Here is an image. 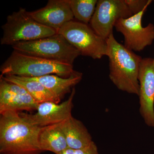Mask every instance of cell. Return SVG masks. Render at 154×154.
Segmentation results:
<instances>
[{"mask_svg":"<svg viewBox=\"0 0 154 154\" xmlns=\"http://www.w3.org/2000/svg\"><path fill=\"white\" fill-rule=\"evenodd\" d=\"M12 46L14 50L24 54L72 65L81 55L78 50L58 33L33 41L20 42Z\"/></svg>","mask_w":154,"mask_h":154,"instance_id":"obj_5","label":"cell"},{"mask_svg":"<svg viewBox=\"0 0 154 154\" xmlns=\"http://www.w3.org/2000/svg\"><path fill=\"white\" fill-rule=\"evenodd\" d=\"M75 154H100L96 143L93 141L89 145L75 150Z\"/></svg>","mask_w":154,"mask_h":154,"instance_id":"obj_19","label":"cell"},{"mask_svg":"<svg viewBox=\"0 0 154 154\" xmlns=\"http://www.w3.org/2000/svg\"><path fill=\"white\" fill-rule=\"evenodd\" d=\"M60 124L69 148L74 150L79 149L93 141L91 134L83 122L72 116Z\"/></svg>","mask_w":154,"mask_h":154,"instance_id":"obj_13","label":"cell"},{"mask_svg":"<svg viewBox=\"0 0 154 154\" xmlns=\"http://www.w3.org/2000/svg\"><path fill=\"white\" fill-rule=\"evenodd\" d=\"M74 18L80 22L88 24L95 12L97 0H69Z\"/></svg>","mask_w":154,"mask_h":154,"instance_id":"obj_17","label":"cell"},{"mask_svg":"<svg viewBox=\"0 0 154 154\" xmlns=\"http://www.w3.org/2000/svg\"><path fill=\"white\" fill-rule=\"evenodd\" d=\"M38 103L25 88L0 76V113L7 110H37Z\"/></svg>","mask_w":154,"mask_h":154,"instance_id":"obj_11","label":"cell"},{"mask_svg":"<svg viewBox=\"0 0 154 154\" xmlns=\"http://www.w3.org/2000/svg\"><path fill=\"white\" fill-rule=\"evenodd\" d=\"M0 71L1 76L33 78L50 75L68 78L75 71L72 65L27 55L14 50L1 66Z\"/></svg>","mask_w":154,"mask_h":154,"instance_id":"obj_3","label":"cell"},{"mask_svg":"<svg viewBox=\"0 0 154 154\" xmlns=\"http://www.w3.org/2000/svg\"><path fill=\"white\" fill-rule=\"evenodd\" d=\"M150 4L143 10L129 18L121 19L116 23V29L123 34L124 45L132 51H140L151 45L154 40V25L149 23L145 27L142 25V19Z\"/></svg>","mask_w":154,"mask_h":154,"instance_id":"obj_8","label":"cell"},{"mask_svg":"<svg viewBox=\"0 0 154 154\" xmlns=\"http://www.w3.org/2000/svg\"><path fill=\"white\" fill-rule=\"evenodd\" d=\"M0 114V154H41L38 137L42 127L25 121L18 111Z\"/></svg>","mask_w":154,"mask_h":154,"instance_id":"obj_1","label":"cell"},{"mask_svg":"<svg viewBox=\"0 0 154 154\" xmlns=\"http://www.w3.org/2000/svg\"></svg>","mask_w":154,"mask_h":154,"instance_id":"obj_21","label":"cell"},{"mask_svg":"<svg viewBox=\"0 0 154 154\" xmlns=\"http://www.w3.org/2000/svg\"><path fill=\"white\" fill-rule=\"evenodd\" d=\"M3 30L1 43L11 45L33 41L57 34L52 29L36 22L25 9L21 8L8 16L7 22L2 26Z\"/></svg>","mask_w":154,"mask_h":154,"instance_id":"obj_4","label":"cell"},{"mask_svg":"<svg viewBox=\"0 0 154 154\" xmlns=\"http://www.w3.org/2000/svg\"><path fill=\"white\" fill-rule=\"evenodd\" d=\"M82 78V74L75 71L68 78H63L55 75H50L28 79L41 83L61 101L66 94L72 92L73 88L81 82Z\"/></svg>","mask_w":154,"mask_h":154,"instance_id":"obj_14","label":"cell"},{"mask_svg":"<svg viewBox=\"0 0 154 154\" xmlns=\"http://www.w3.org/2000/svg\"><path fill=\"white\" fill-rule=\"evenodd\" d=\"M1 77L8 82L15 83L25 88L38 104L47 102L59 104L61 101L37 81L17 76L6 75Z\"/></svg>","mask_w":154,"mask_h":154,"instance_id":"obj_16","label":"cell"},{"mask_svg":"<svg viewBox=\"0 0 154 154\" xmlns=\"http://www.w3.org/2000/svg\"><path fill=\"white\" fill-rule=\"evenodd\" d=\"M75 92L74 88L68 99L60 104L43 102L38 104L36 112L34 114L19 112V114L25 121L40 127L59 124L72 116L74 107L73 100Z\"/></svg>","mask_w":154,"mask_h":154,"instance_id":"obj_9","label":"cell"},{"mask_svg":"<svg viewBox=\"0 0 154 154\" xmlns=\"http://www.w3.org/2000/svg\"><path fill=\"white\" fill-rule=\"evenodd\" d=\"M139 111L145 123L154 127V63L151 58L142 59L139 70Z\"/></svg>","mask_w":154,"mask_h":154,"instance_id":"obj_10","label":"cell"},{"mask_svg":"<svg viewBox=\"0 0 154 154\" xmlns=\"http://www.w3.org/2000/svg\"><path fill=\"white\" fill-rule=\"evenodd\" d=\"M133 16L125 0H99L90 22V27L106 40L113 33L116 22Z\"/></svg>","mask_w":154,"mask_h":154,"instance_id":"obj_7","label":"cell"},{"mask_svg":"<svg viewBox=\"0 0 154 154\" xmlns=\"http://www.w3.org/2000/svg\"><path fill=\"white\" fill-rule=\"evenodd\" d=\"M132 15L142 11L147 5L152 3L151 0H125Z\"/></svg>","mask_w":154,"mask_h":154,"instance_id":"obj_18","label":"cell"},{"mask_svg":"<svg viewBox=\"0 0 154 154\" xmlns=\"http://www.w3.org/2000/svg\"><path fill=\"white\" fill-rule=\"evenodd\" d=\"M106 40L110 81L119 90L138 96L139 70L142 58L119 43L113 33Z\"/></svg>","mask_w":154,"mask_h":154,"instance_id":"obj_2","label":"cell"},{"mask_svg":"<svg viewBox=\"0 0 154 154\" xmlns=\"http://www.w3.org/2000/svg\"><path fill=\"white\" fill-rule=\"evenodd\" d=\"M35 21L57 32L67 22L73 20L69 0H50L44 8L28 12Z\"/></svg>","mask_w":154,"mask_h":154,"instance_id":"obj_12","label":"cell"},{"mask_svg":"<svg viewBox=\"0 0 154 154\" xmlns=\"http://www.w3.org/2000/svg\"><path fill=\"white\" fill-rule=\"evenodd\" d=\"M38 141L40 149L43 152L60 154L68 148L60 123L42 127Z\"/></svg>","mask_w":154,"mask_h":154,"instance_id":"obj_15","label":"cell"},{"mask_svg":"<svg viewBox=\"0 0 154 154\" xmlns=\"http://www.w3.org/2000/svg\"><path fill=\"white\" fill-rule=\"evenodd\" d=\"M57 33L62 35L81 55L94 59L107 55L106 40L98 36L87 24L72 20L64 25Z\"/></svg>","mask_w":154,"mask_h":154,"instance_id":"obj_6","label":"cell"},{"mask_svg":"<svg viewBox=\"0 0 154 154\" xmlns=\"http://www.w3.org/2000/svg\"><path fill=\"white\" fill-rule=\"evenodd\" d=\"M60 154H75V150L68 148Z\"/></svg>","mask_w":154,"mask_h":154,"instance_id":"obj_20","label":"cell"}]
</instances>
